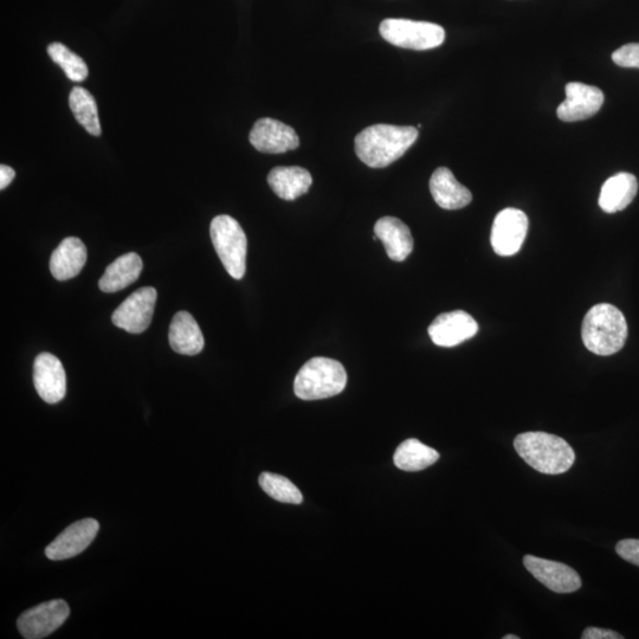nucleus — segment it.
Listing matches in <instances>:
<instances>
[{"instance_id":"obj_1","label":"nucleus","mask_w":639,"mask_h":639,"mask_svg":"<svg viewBox=\"0 0 639 639\" xmlns=\"http://www.w3.org/2000/svg\"><path fill=\"white\" fill-rule=\"evenodd\" d=\"M417 138L416 127L374 125L355 137V153L372 169H384L402 158Z\"/></svg>"},{"instance_id":"obj_2","label":"nucleus","mask_w":639,"mask_h":639,"mask_svg":"<svg viewBox=\"0 0 639 639\" xmlns=\"http://www.w3.org/2000/svg\"><path fill=\"white\" fill-rule=\"evenodd\" d=\"M514 448L522 460L541 474H564L576 461L570 444L546 432L520 434L515 437Z\"/></svg>"},{"instance_id":"obj_3","label":"nucleus","mask_w":639,"mask_h":639,"mask_svg":"<svg viewBox=\"0 0 639 639\" xmlns=\"http://www.w3.org/2000/svg\"><path fill=\"white\" fill-rule=\"evenodd\" d=\"M582 338L585 347L592 353L602 357L616 354L628 339L625 316L610 303H599L585 315Z\"/></svg>"},{"instance_id":"obj_4","label":"nucleus","mask_w":639,"mask_h":639,"mask_svg":"<svg viewBox=\"0 0 639 639\" xmlns=\"http://www.w3.org/2000/svg\"><path fill=\"white\" fill-rule=\"evenodd\" d=\"M347 385L345 367L337 360L313 358L302 366L294 382L296 397L319 400L340 395Z\"/></svg>"},{"instance_id":"obj_5","label":"nucleus","mask_w":639,"mask_h":639,"mask_svg":"<svg viewBox=\"0 0 639 639\" xmlns=\"http://www.w3.org/2000/svg\"><path fill=\"white\" fill-rule=\"evenodd\" d=\"M210 236L223 266L235 280H242L247 270L248 241L236 219L221 215L213 218Z\"/></svg>"},{"instance_id":"obj_6","label":"nucleus","mask_w":639,"mask_h":639,"mask_svg":"<svg viewBox=\"0 0 639 639\" xmlns=\"http://www.w3.org/2000/svg\"><path fill=\"white\" fill-rule=\"evenodd\" d=\"M379 32L392 45L417 51L438 48L445 40V31L441 25L410 19H385L380 24Z\"/></svg>"},{"instance_id":"obj_7","label":"nucleus","mask_w":639,"mask_h":639,"mask_svg":"<svg viewBox=\"0 0 639 639\" xmlns=\"http://www.w3.org/2000/svg\"><path fill=\"white\" fill-rule=\"evenodd\" d=\"M69 615L66 600H50L22 613L17 621L18 630L24 638L42 639L61 628Z\"/></svg>"},{"instance_id":"obj_8","label":"nucleus","mask_w":639,"mask_h":639,"mask_svg":"<svg viewBox=\"0 0 639 639\" xmlns=\"http://www.w3.org/2000/svg\"><path fill=\"white\" fill-rule=\"evenodd\" d=\"M157 299V290L152 287L137 290L116 308L113 324L128 333L145 332L151 325Z\"/></svg>"},{"instance_id":"obj_9","label":"nucleus","mask_w":639,"mask_h":639,"mask_svg":"<svg viewBox=\"0 0 639 639\" xmlns=\"http://www.w3.org/2000/svg\"><path fill=\"white\" fill-rule=\"evenodd\" d=\"M529 222L524 211L505 209L497 213L490 242L495 254L513 256L522 248L528 232Z\"/></svg>"},{"instance_id":"obj_10","label":"nucleus","mask_w":639,"mask_h":639,"mask_svg":"<svg viewBox=\"0 0 639 639\" xmlns=\"http://www.w3.org/2000/svg\"><path fill=\"white\" fill-rule=\"evenodd\" d=\"M249 140L257 151L268 154L286 153L300 146V138L294 128L270 118L256 121Z\"/></svg>"},{"instance_id":"obj_11","label":"nucleus","mask_w":639,"mask_h":639,"mask_svg":"<svg viewBox=\"0 0 639 639\" xmlns=\"http://www.w3.org/2000/svg\"><path fill=\"white\" fill-rule=\"evenodd\" d=\"M604 94L597 87L571 82L566 86V99L557 109L558 118L577 122L592 118L604 103Z\"/></svg>"},{"instance_id":"obj_12","label":"nucleus","mask_w":639,"mask_h":639,"mask_svg":"<svg viewBox=\"0 0 639 639\" xmlns=\"http://www.w3.org/2000/svg\"><path fill=\"white\" fill-rule=\"evenodd\" d=\"M100 524L94 519L76 521L58 535L45 550L50 560H67L85 552L98 535Z\"/></svg>"},{"instance_id":"obj_13","label":"nucleus","mask_w":639,"mask_h":639,"mask_svg":"<svg viewBox=\"0 0 639 639\" xmlns=\"http://www.w3.org/2000/svg\"><path fill=\"white\" fill-rule=\"evenodd\" d=\"M524 565L538 582L553 592L572 593L582 587L579 574L572 567L558 561L526 555Z\"/></svg>"},{"instance_id":"obj_14","label":"nucleus","mask_w":639,"mask_h":639,"mask_svg":"<svg viewBox=\"0 0 639 639\" xmlns=\"http://www.w3.org/2000/svg\"><path fill=\"white\" fill-rule=\"evenodd\" d=\"M428 332L435 345L455 347L474 338L479 332V325L470 314L454 311L438 315Z\"/></svg>"},{"instance_id":"obj_15","label":"nucleus","mask_w":639,"mask_h":639,"mask_svg":"<svg viewBox=\"0 0 639 639\" xmlns=\"http://www.w3.org/2000/svg\"><path fill=\"white\" fill-rule=\"evenodd\" d=\"M34 384L45 403L57 404L66 397L67 377L60 359L50 353L37 355L34 364Z\"/></svg>"},{"instance_id":"obj_16","label":"nucleus","mask_w":639,"mask_h":639,"mask_svg":"<svg viewBox=\"0 0 639 639\" xmlns=\"http://www.w3.org/2000/svg\"><path fill=\"white\" fill-rule=\"evenodd\" d=\"M430 192L437 205L444 210L466 208L473 200L471 192L457 182L454 173L447 167H440L432 174Z\"/></svg>"},{"instance_id":"obj_17","label":"nucleus","mask_w":639,"mask_h":639,"mask_svg":"<svg viewBox=\"0 0 639 639\" xmlns=\"http://www.w3.org/2000/svg\"><path fill=\"white\" fill-rule=\"evenodd\" d=\"M374 235L382 241L387 256L395 262H403L413 250V237L408 225L396 217H383L374 225Z\"/></svg>"},{"instance_id":"obj_18","label":"nucleus","mask_w":639,"mask_h":639,"mask_svg":"<svg viewBox=\"0 0 639 639\" xmlns=\"http://www.w3.org/2000/svg\"><path fill=\"white\" fill-rule=\"evenodd\" d=\"M87 262L86 245L77 237H68L50 258V271L57 281H67L79 275Z\"/></svg>"},{"instance_id":"obj_19","label":"nucleus","mask_w":639,"mask_h":639,"mask_svg":"<svg viewBox=\"0 0 639 639\" xmlns=\"http://www.w3.org/2000/svg\"><path fill=\"white\" fill-rule=\"evenodd\" d=\"M268 183L277 197L295 200L306 195L313 184L312 174L299 166H279L271 170Z\"/></svg>"},{"instance_id":"obj_20","label":"nucleus","mask_w":639,"mask_h":639,"mask_svg":"<svg viewBox=\"0 0 639 639\" xmlns=\"http://www.w3.org/2000/svg\"><path fill=\"white\" fill-rule=\"evenodd\" d=\"M169 339L172 350L183 355H197L203 351L205 345L202 329L195 318L187 312L174 315Z\"/></svg>"},{"instance_id":"obj_21","label":"nucleus","mask_w":639,"mask_h":639,"mask_svg":"<svg viewBox=\"0 0 639 639\" xmlns=\"http://www.w3.org/2000/svg\"><path fill=\"white\" fill-rule=\"evenodd\" d=\"M638 192L634 174L618 173L606 180L600 191L599 206L606 213H616L628 208Z\"/></svg>"},{"instance_id":"obj_22","label":"nucleus","mask_w":639,"mask_h":639,"mask_svg":"<svg viewBox=\"0 0 639 639\" xmlns=\"http://www.w3.org/2000/svg\"><path fill=\"white\" fill-rule=\"evenodd\" d=\"M142 268L144 263L138 254L122 255L109 264L99 281V288L103 293L120 292L139 279Z\"/></svg>"},{"instance_id":"obj_23","label":"nucleus","mask_w":639,"mask_h":639,"mask_svg":"<svg viewBox=\"0 0 639 639\" xmlns=\"http://www.w3.org/2000/svg\"><path fill=\"white\" fill-rule=\"evenodd\" d=\"M438 460H440V454L435 449L415 440V438H410L400 444L395 456H393L396 467L400 470L410 471V473L429 468Z\"/></svg>"},{"instance_id":"obj_24","label":"nucleus","mask_w":639,"mask_h":639,"mask_svg":"<svg viewBox=\"0 0 639 639\" xmlns=\"http://www.w3.org/2000/svg\"><path fill=\"white\" fill-rule=\"evenodd\" d=\"M69 106L75 119L89 134L100 137L101 125L99 119L98 105L94 96L87 89L74 87L69 95Z\"/></svg>"},{"instance_id":"obj_25","label":"nucleus","mask_w":639,"mask_h":639,"mask_svg":"<svg viewBox=\"0 0 639 639\" xmlns=\"http://www.w3.org/2000/svg\"><path fill=\"white\" fill-rule=\"evenodd\" d=\"M48 54L57 66H60L70 81L82 82L88 77V67L80 56L73 53L62 43H51Z\"/></svg>"},{"instance_id":"obj_26","label":"nucleus","mask_w":639,"mask_h":639,"mask_svg":"<svg viewBox=\"0 0 639 639\" xmlns=\"http://www.w3.org/2000/svg\"><path fill=\"white\" fill-rule=\"evenodd\" d=\"M261 488L271 499L282 503H292V505H301L303 501L302 493L295 484L288 480L287 477L263 473L258 479Z\"/></svg>"},{"instance_id":"obj_27","label":"nucleus","mask_w":639,"mask_h":639,"mask_svg":"<svg viewBox=\"0 0 639 639\" xmlns=\"http://www.w3.org/2000/svg\"><path fill=\"white\" fill-rule=\"evenodd\" d=\"M612 60L619 67L639 69V43L623 45L612 54Z\"/></svg>"},{"instance_id":"obj_28","label":"nucleus","mask_w":639,"mask_h":639,"mask_svg":"<svg viewBox=\"0 0 639 639\" xmlns=\"http://www.w3.org/2000/svg\"><path fill=\"white\" fill-rule=\"evenodd\" d=\"M616 552L619 557L639 567V540L625 539L618 542Z\"/></svg>"},{"instance_id":"obj_29","label":"nucleus","mask_w":639,"mask_h":639,"mask_svg":"<svg viewBox=\"0 0 639 639\" xmlns=\"http://www.w3.org/2000/svg\"><path fill=\"white\" fill-rule=\"evenodd\" d=\"M583 639H623L622 635H619L618 632L608 630V629H599V628H587L584 630Z\"/></svg>"},{"instance_id":"obj_30","label":"nucleus","mask_w":639,"mask_h":639,"mask_svg":"<svg viewBox=\"0 0 639 639\" xmlns=\"http://www.w3.org/2000/svg\"><path fill=\"white\" fill-rule=\"evenodd\" d=\"M16 177L15 170H12L10 166H0V189L4 190L8 187Z\"/></svg>"},{"instance_id":"obj_31","label":"nucleus","mask_w":639,"mask_h":639,"mask_svg":"<svg viewBox=\"0 0 639 639\" xmlns=\"http://www.w3.org/2000/svg\"><path fill=\"white\" fill-rule=\"evenodd\" d=\"M503 639H520L519 636H514V635H507L505 637H503Z\"/></svg>"}]
</instances>
